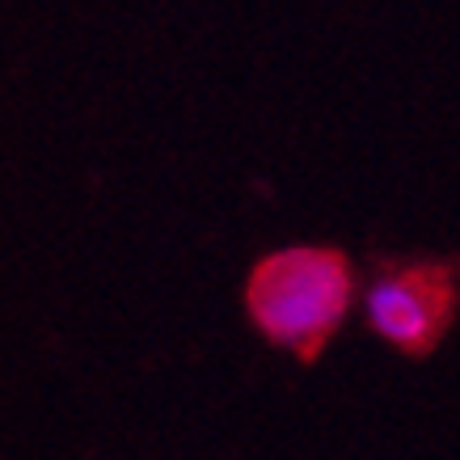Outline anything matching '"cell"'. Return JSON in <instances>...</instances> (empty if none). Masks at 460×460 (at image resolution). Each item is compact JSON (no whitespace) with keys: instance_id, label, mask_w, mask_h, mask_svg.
<instances>
[{"instance_id":"cell-1","label":"cell","mask_w":460,"mask_h":460,"mask_svg":"<svg viewBox=\"0 0 460 460\" xmlns=\"http://www.w3.org/2000/svg\"><path fill=\"white\" fill-rule=\"evenodd\" d=\"M258 313L279 338L321 334L342 308V266L334 258H283L258 279Z\"/></svg>"},{"instance_id":"cell-2","label":"cell","mask_w":460,"mask_h":460,"mask_svg":"<svg viewBox=\"0 0 460 460\" xmlns=\"http://www.w3.org/2000/svg\"><path fill=\"white\" fill-rule=\"evenodd\" d=\"M372 321L380 325V334H389L393 342H422L431 330V308L410 283L402 288V279L380 283L372 292Z\"/></svg>"}]
</instances>
